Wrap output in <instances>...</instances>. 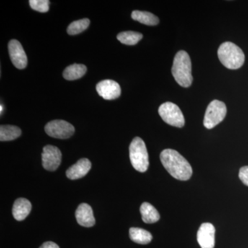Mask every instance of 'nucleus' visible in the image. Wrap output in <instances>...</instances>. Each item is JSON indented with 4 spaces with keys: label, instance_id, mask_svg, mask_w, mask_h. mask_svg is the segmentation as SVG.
<instances>
[{
    "label": "nucleus",
    "instance_id": "obj_1",
    "mask_svg": "<svg viewBox=\"0 0 248 248\" xmlns=\"http://www.w3.org/2000/svg\"><path fill=\"white\" fill-rule=\"evenodd\" d=\"M160 159L166 170L178 180L187 181L192 177V169L190 164L177 151L164 150L160 155Z\"/></svg>",
    "mask_w": 248,
    "mask_h": 248
},
{
    "label": "nucleus",
    "instance_id": "obj_2",
    "mask_svg": "<svg viewBox=\"0 0 248 248\" xmlns=\"http://www.w3.org/2000/svg\"><path fill=\"white\" fill-rule=\"evenodd\" d=\"M172 76L178 84L184 88L190 87L192 83V63L188 54L180 50L176 54L173 61Z\"/></svg>",
    "mask_w": 248,
    "mask_h": 248
},
{
    "label": "nucleus",
    "instance_id": "obj_3",
    "mask_svg": "<svg viewBox=\"0 0 248 248\" xmlns=\"http://www.w3.org/2000/svg\"><path fill=\"white\" fill-rule=\"evenodd\" d=\"M218 57L222 64L228 69H239L245 62L243 50L231 42H224L220 46L218 49Z\"/></svg>",
    "mask_w": 248,
    "mask_h": 248
},
{
    "label": "nucleus",
    "instance_id": "obj_4",
    "mask_svg": "<svg viewBox=\"0 0 248 248\" xmlns=\"http://www.w3.org/2000/svg\"><path fill=\"white\" fill-rule=\"evenodd\" d=\"M130 159L134 169L140 172H146L149 166L148 151L144 141L141 138H134L130 147Z\"/></svg>",
    "mask_w": 248,
    "mask_h": 248
},
{
    "label": "nucleus",
    "instance_id": "obj_5",
    "mask_svg": "<svg viewBox=\"0 0 248 248\" xmlns=\"http://www.w3.org/2000/svg\"><path fill=\"white\" fill-rule=\"evenodd\" d=\"M226 113L227 108L224 103L218 100L213 101L210 103L205 111L203 120L204 126L208 129L215 128L224 120Z\"/></svg>",
    "mask_w": 248,
    "mask_h": 248
},
{
    "label": "nucleus",
    "instance_id": "obj_6",
    "mask_svg": "<svg viewBox=\"0 0 248 248\" xmlns=\"http://www.w3.org/2000/svg\"><path fill=\"white\" fill-rule=\"evenodd\" d=\"M160 117L166 124L177 128L185 125V119L179 107L172 102H166L159 108Z\"/></svg>",
    "mask_w": 248,
    "mask_h": 248
},
{
    "label": "nucleus",
    "instance_id": "obj_7",
    "mask_svg": "<svg viewBox=\"0 0 248 248\" xmlns=\"http://www.w3.org/2000/svg\"><path fill=\"white\" fill-rule=\"evenodd\" d=\"M45 131L51 138L68 139L75 133V128L66 121L53 120L46 125Z\"/></svg>",
    "mask_w": 248,
    "mask_h": 248
},
{
    "label": "nucleus",
    "instance_id": "obj_8",
    "mask_svg": "<svg viewBox=\"0 0 248 248\" xmlns=\"http://www.w3.org/2000/svg\"><path fill=\"white\" fill-rule=\"evenodd\" d=\"M42 166L48 171H55L62 162V153L58 147L47 145L42 155Z\"/></svg>",
    "mask_w": 248,
    "mask_h": 248
},
{
    "label": "nucleus",
    "instance_id": "obj_9",
    "mask_svg": "<svg viewBox=\"0 0 248 248\" xmlns=\"http://www.w3.org/2000/svg\"><path fill=\"white\" fill-rule=\"evenodd\" d=\"M9 53L11 62L18 69H24L27 66V54L24 51L20 42L16 40L10 41Z\"/></svg>",
    "mask_w": 248,
    "mask_h": 248
},
{
    "label": "nucleus",
    "instance_id": "obj_10",
    "mask_svg": "<svg viewBox=\"0 0 248 248\" xmlns=\"http://www.w3.org/2000/svg\"><path fill=\"white\" fill-rule=\"evenodd\" d=\"M98 94L107 100L117 99L121 95L120 84L113 80H103L96 86Z\"/></svg>",
    "mask_w": 248,
    "mask_h": 248
},
{
    "label": "nucleus",
    "instance_id": "obj_11",
    "mask_svg": "<svg viewBox=\"0 0 248 248\" xmlns=\"http://www.w3.org/2000/svg\"><path fill=\"white\" fill-rule=\"evenodd\" d=\"M197 241L202 248H214L215 245V228L212 223L201 225L197 232Z\"/></svg>",
    "mask_w": 248,
    "mask_h": 248
},
{
    "label": "nucleus",
    "instance_id": "obj_12",
    "mask_svg": "<svg viewBox=\"0 0 248 248\" xmlns=\"http://www.w3.org/2000/svg\"><path fill=\"white\" fill-rule=\"evenodd\" d=\"M91 167H92V164L90 160L86 158H83L67 170V177L71 180L81 179L88 174Z\"/></svg>",
    "mask_w": 248,
    "mask_h": 248
},
{
    "label": "nucleus",
    "instance_id": "obj_13",
    "mask_svg": "<svg viewBox=\"0 0 248 248\" xmlns=\"http://www.w3.org/2000/svg\"><path fill=\"white\" fill-rule=\"evenodd\" d=\"M77 221L80 226L90 228L95 224L93 209L87 203L80 204L76 212Z\"/></svg>",
    "mask_w": 248,
    "mask_h": 248
},
{
    "label": "nucleus",
    "instance_id": "obj_14",
    "mask_svg": "<svg viewBox=\"0 0 248 248\" xmlns=\"http://www.w3.org/2000/svg\"><path fill=\"white\" fill-rule=\"evenodd\" d=\"M32 209V205L29 200L25 198H19L15 202L13 207V215L17 221L25 219Z\"/></svg>",
    "mask_w": 248,
    "mask_h": 248
},
{
    "label": "nucleus",
    "instance_id": "obj_15",
    "mask_svg": "<svg viewBox=\"0 0 248 248\" xmlns=\"http://www.w3.org/2000/svg\"><path fill=\"white\" fill-rule=\"evenodd\" d=\"M142 220L146 223H155L159 221L160 215L153 205L148 202H144L140 207Z\"/></svg>",
    "mask_w": 248,
    "mask_h": 248
},
{
    "label": "nucleus",
    "instance_id": "obj_16",
    "mask_svg": "<svg viewBox=\"0 0 248 248\" xmlns=\"http://www.w3.org/2000/svg\"><path fill=\"white\" fill-rule=\"evenodd\" d=\"M130 238L133 242L137 244L146 245L150 244L153 240V235L151 232L139 228H131L129 231Z\"/></svg>",
    "mask_w": 248,
    "mask_h": 248
},
{
    "label": "nucleus",
    "instance_id": "obj_17",
    "mask_svg": "<svg viewBox=\"0 0 248 248\" xmlns=\"http://www.w3.org/2000/svg\"><path fill=\"white\" fill-rule=\"evenodd\" d=\"M133 19L147 26H156L159 24V18L147 11H134L131 14Z\"/></svg>",
    "mask_w": 248,
    "mask_h": 248
},
{
    "label": "nucleus",
    "instance_id": "obj_18",
    "mask_svg": "<svg viewBox=\"0 0 248 248\" xmlns=\"http://www.w3.org/2000/svg\"><path fill=\"white\" fill-rule=\"evenodd\" d=\"M86 71H87V68L85 65L74 63L67 67L63 71V77L66 80L73 81V80L82 78L86 74Z\"/></svg>",
    "mask_w": 248,
    "mask_h": 248
},
{
    "label": "nucleus",
    "instance_id": "obj_19",
    "mask_svg": "<svg viewBox=\"0 0 248 248\" xmlns=\"http://www.w3.org/2000/svg\"><path fill=\"white\" fill-rule=\"evenodd\" d=\"M21 129L11 125H1L0 126V141H9L20 137Z\"/></svg>",
    "mask_w": 248,
    "mask_h": 248
},
{
    "label": "nucleus",
    "instance_id": "obj_20",
    "mask_svg": "<svg viewBox=\"0 0 248 248\" xmlns=\"http://www.w3.org/2000/svg\"><path fill=\"white\" fill-rule=\"evenodd\" d=\"M117 40L124 45L133 46L137 45L143 38V35L135 31H124L117 35Z\"/></svg>",
    "mask_w": 248,
    "mask_h": 248
},
{
    "label": "nucleus",
    "instance_id": "obj_21",
    "mask_svg": "<svg viewBox=\"0 0 248 248\" xmlns=\"http://www.w3.org/2000/svg\"><path fill=\"white\" fill-rule=\"evenodd\" d=\"M90 25V20L88 18L79 19V20L75 21L72 22L68 29H67V32L71 35H76L83 31L86 30Z\"/></svg>",
    "mask_w": 248,
    "mask_h": 248
},
{
    "label": "nucleus",
    "instance_id": "obj_22",
    "mask_svg": "<svg viewBox=\"0 0 248 248\" xmlns=\"http://www.w3.org/2000/svg\"><path fill=\"white\" fill-rule=\"evenodd\" d=\"M31 9L40 13H47L49 11L50 1L48 0H30Z\"/></svg>",
    "mask_w": 248,
    "mask_h": 248
},
{
    "label": "nucleus",
    "instance_id": "obj_23",
    "mask_svg": "<svg viewBox=\"0 0 248 248\" xmlns=\"http://www.w3.org/2000/svg\"><path fill=\"white\" fill-rule=\"evenodd\" d=\"M239 177L243 184L248 186V166H244L240 169Z\"/></svg>",
    "mask_w": 248,
    "mask_h": 248
},
{
    "label": "nucleus",
    "instance_id": "obj_24",
    "mask_svg": "<svg viewBox=\"0 0 248 248\" xmlns=\"http://www.w3.org/2000/svg\"><path fill=\"white\" fill-rule=\"evenodd\" d=\"M40 248H60V247L55 243L52 242V241H47V242L44 243Z\"/></svg>",
    "mask_w": 248,
    "mask_h": 248
},
{
    "label": "nucleus",
    "instance_id": "obj_25",
    "mask_svg": "<svg viewBox=\"0 0 248 248\" xmlns=\"http://www.w3.org/2000/svg\"><path fill=\"white\" fill-rule=\"evenodd\" d=\"M0 112H1H1H2V110H3V107H2V105H1V107H0Z\"/></svg>",
    "mask_w": 248,
    "mask_h": 248
}]
</instances>
